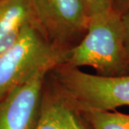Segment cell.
Segmentation results:
<instances>
[{
  "mask_svg": "<svg viewBox=\"0 0 129 129\" xmlns=\"http://www.w3.org/2000/svg\"><path fill=\"white\" fill-rule=\"evenodd\" d=\"M64 64L77 68L91 66L102 76L129 75L122 14L112 7L89 17L86 35L67 50Z\"/></svg>",
  "mask_w": 129,
  "mask_h": 129,
  "instance_id": "6da1fadb",
  "label": "cell"
},
{
  "mask_svg": "<svg viewBox=\"0 0 129 129\" xmlns=\"http://www.w3.org/2000/svg\"><path fill=\"white\" fill-rule=\"evenodd\" d=\"M67 50L51 43L35 24L27 26L0 54V99L40 72L49 73L64 64Z\"/></svg>",
  "mask_w": 129,
  "mask_h": 129,
  "instance_id": "7a4b0ae2",
  "label": "cell"
},
{
  "mask_svg": "<svg viewBox=\"0 0 129 129\" xmlns=\"http://www.w3.org/2000/svg\"><path fill=\"white\" fill-rule=\"evenodd\" d=\"M53 73V85L82 112L114 111L129 106V75L102 76L60 64Z\"/></svg>",
  "mask_w": 129,
  "mask_h": 129,
  "instance_id": "3957f363",
  "label": "cell"
},
{
  "mask_svg": "<svg viewBox=\"0 0 129 129\" xmlns=\"http://www.w3.org/2000/svg\"><path fill=\"white\" fill-rule=\"evenodd\" d=\"M35 25L57 47L70 50L86 35L88 19L81 0H29Z\"/></svg>",
  "mask_w": 129,
  "mask_h": 129,
  "instance_id": "277c9868",
  "label": "cell"
},
{
  "mask_svg": "<svg viewBox=\"0 0 129 129\" xmlns=\"http://www.w3.org/2000/svg\"><path fill=\"white\" fill-rule=\"evenodd\" d=\"M47 72H40L0 99V129H36Z\"/></svg>",
  "mask_w": 129,
  "mask_h": 129,
  "instance_id": "5b68a950",
  "label": "cell"
},
{
  "mask_svg": "<svg viewBox=\"0 0 129 129\" xmlns=\"http://www.w3.org/2000/svg\"><path fill=\"white\" fill-rule=\"evenodd\" d=\"M36 129H93L84 112L51 85L44 89L41 112Z\"/></svg>",
  "mask_w": 129,
  "mask_h": 129,
  "instance_id": "8992f818",
  "label": "cell"
},
{
  "mask_svg": "<svg viewBox=\"0 0 129 129\" xmlns=\"http://www.w3.org/2000/svg\"><path fill=\"white\" fill-rule=\"evenodd\" d=\"M30 24L35 22L29 0H0V54L9 49Z\"/></svg>",
  "mask_w": 129,
  "mask_h": 129,
  "instance_id": "52a82bcc",
  "label": "cell"
},
{
  "mask_svg": "<svg viewBox=\"0 0 129 129\" xmlns=\"http://www.w3.org/2000/svg\"><path fill=\"white\" fill-rule=\"evenodd\" d=\"M93 129H129V114L117 111H89L84 112Z\"/></svg>",
  "mask_w": 129,
  "mask_h": 129,
  "instance_id": "ba28073f",
  "label": "cell"
},
{
  "mask_svg": "<svg viewBox=\"0 0 129 129\" xmlns=\"http://www.w3.org/2000/svg\"><path fill=\"white\" fill-rule=\"evenodd\" d=\"M81 2L88 18L112 8V0H81Z\"/></svg>",
  "mask_w": 129,
  "mask_h": 129,
  "instance_id": "9c48e42d",
  "label": "cell"
},
{
  "mask_svg": "<svg viewBox=\"0 0 129 129\" xmlns=\"http://www.w3.org/2000/svg\"><path fill=\"white\" fill-rule=\"evenodd\" d=\"M122 19L125 29V44L129 55V10L122 14Z\"/></svg>",
  "mask_w": 129,
  "mask_h": 129,
  "instance_id": "30bf717a",
  "label": "cell"
},
{
  "mask_svg": "<svg viewBox=\"0 0 129 129\" xmlns=\"http://www.w3.org/2000/svg\"><path fill=\"white\" fill-rule=\"evenodd\" d=\"M112 7L120 14H123L129 10V0H112Z\"/></svg>",
  "mask_w": 129,
  "mask_h": 129,
  "instance_id": "8fae6325",
  "label": "cell"
}]
</instances>
